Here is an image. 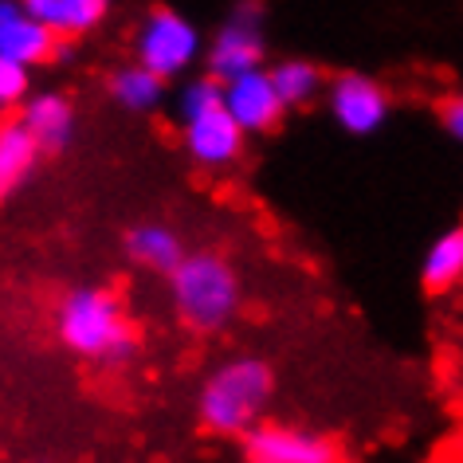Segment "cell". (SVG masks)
Instances as JSON below:
<instances>
[{"instance_id":"21","label":"cell","mask_w":463,"mask_h":463,"mask_svg":"<svg viewBox=\"0 0 463 463\" xmlns=\"http://www.w3.org/2000/svg\"><path fill=\"white\" fill-rule=\"evenodd\" d=\"M24 5L32 8V13H36V8H43V5H48V0H24Z\"/></svg>"},{"instance_id":"12","label":"cell","mask_w":463,"mask_h":463,"mask_svg":"<svg viewBox=\"0 0 463 463\" xmlns=\"http://www.w3.org/2000/svg\"><path fill=\"white\" fill-rule=\"evenodd\" d=\"M126 256H130L142 271H154V275H169L181 268V260L189 256L181 244V236L173 232L169 224H157V220H146V224H134L130 232H126L122 240Z\"/></svg>"},{"instance_id":"6","label":"cell","mask_w":463,"mask_h":463,"mask_svg":"<svg viewBox=\"0 0 463 463\" xmlns=\"http://www.w3.org/2000/svg\"><path fill=\"white\" fill-rule=\"evenodd\" d=\"M326 110L334 126L350 137H373L377 130H385L392 99L389 90L365 71H342L326 83Z\"/></svg>"},{"instance_id":"9","label":"cell","mask_w":463,"mask_h":463,"mask_svg":"<svg viewBox=\"0 0 463 463\" xmlns=\"http://www.w3.org/2000/svg\"><path fill=\"white\" fill-rule=\"evenodd\" d=\"M55 48H60V36L24 0H0V60L40 67L55 60Z\"/></svg>"},{"instance_id":"14","label":"cell","mask_w":463,"mask_h":463,"mask_svg":"<svg viewBox=\"0 0 463 463\" xmlns=\"http://www.w3.org/2000/svg\"><path fill=\"white\" fill-rule=\"evenodd\" d=\"M420 283L428 295L456 291L463 283V220L451 224L448 232H439L432 244H428L420 260Z\"/></svg>"},{"instance_id":"18","label":"cell","mask_w":463,"mask_h":463,"mask_svg":"<svg viewBox=\"0 0 463 463\" xmlns=\"http://www.w3.org/2000/svg\"><path fill=\"white\" fill-rule=\"evenodd\" d=\"M224 107V83H220L216 75H193L184 79L177 99H173V110H177V122H193L201 118V114H213Z\"/></svg>"},{"instance_id":"3","label":"cell","mask_w":463,"mask_h":463,"mask_svg":"<svg viewBox=\"0 0 463 463\" xmlns=\"http://www.w3.org/2000/svg\"><path fill=\"white\" fill-rule=\"evenodd\" d=\"M169 303L193 334H220L244 307V283L220 251H189L169 275Z\"/></svg>"},{"instance_id":"8","label":"cell","mask_w":463,"mask_h":463,"mask_svg":"<svg viewBox=\"0 0 463 463\" xmlns=\"http://www.w3.org/2000/svg\"><path fill=\"white\" fill-rule=\"evenodd\" d=\"M224 110L236 118V126L248 137H260V134H271L275 126L283 122L287 102L279 99V90H275L271 71L260 67V71L228 79L224 83Z\"/></svg>"},{"instance_id":"19","label":"cell","mask_w":463,"mask_h":463,"mask_svg":"<svg viewBox=\"0 0 463 463\" xmlns=\"http://www.w3.org/2000/svg\"><path fill=\"white\" fill-rule=\"evenodd\" d=\"M28 95H32V67L0 60V110L24 107Z\"/></svg>"},{"instance_id":"11","label":"cell","mask_w":463,"mask_h":463,"mask_svg":"<svg viewBox=\"0 0 463 463\" xmlns=\"http://www.w3.org/2000/svg\"><path fill=\"white\" fill-rule=\"evenodd\" d=\"M20 122L28 126L43 154H63L75 137V107L60 90H32L20 107Z\"/></svg>"},{"instance_id":"16","label":"cell","mask_w":463,"mask_h":463,"mask_svg":"<svg viewBox=\"0 0 463 463\" xmlns=\"http://www.w3.org/2000/svg\"><path fill=\"white\" fill-rule=\"evenodd\" d=\"M268 71H271V83L279 90V99L287 102V110H303L310 102H318L326 95V83H330L318 63L298 60V55H291V60H275Z\"/></svg>"},{"instance_id":"15","label":"cell","mask_w":463,"mask_h":463,"mask_svg":"<svg viewBox=\"0 0 463 463\" xmlns=\"http://www.w3.org/2000/svg\"><path fill=\"white\" fill-rule=\"evenodd\" d=\"M165 79L157 71H149L146 63H122L118 71L110 75V99L118 102L122 110L130 114H154L161 102H165Z\"/></svg>"},{"instance_id":"5","label":"cell","mask_w":463,"mask_h":463,"mask_svg":"<svg viewBox=\"0 0 463 463\" xmlns=\"http://www.w3.org/2000/svg\"><path fill=\"white\" fill-rule=\"evenodd\" d=\"M263 60H268V8L263 0H240L216 28V36L208 40L204 67L208 75L228 83L236 75L260 71Z\"/></svg>"},{"instance_id":"13","label":"cell","mask_w":463,"mask_h":463,"mask_svg":"<svg viewBox=\"0 0 463 463\" xmlns=\"http://www.w3.org/2000/svg\"><path fill=\"white\" fill-rule=\"evenodd\" d=\"M40 142L28 134V126L20 118H5L0 122V204L8 196L20 193L32 173H36V161H40Z\"/></svg>"},{"instance_id":"2","label":"cell","mask_w":463,"mask_h":463,"mask_svg":"<svg viewBox=\"0 0 463 463\" xmlns=\"http://www.w3.org/2000/svg\"><path fill=\"white\" fill-rule=\"evenodd\" d=\"M275 397V373L256 354L220 362L196 392V416L213 436H248Z\"/></svg>"},{"instance_id":"1","label":"cell","mask_w":463,"mask_h":463,"mask_svg":"<svg viewBox=\"0 0 463 463\" xmlns=\"http://www.w3.org/2000/svg\"><path fill=\"white\" fill-rule=\"evenodd\" d=\"M55 334L83 362L126 365L137 354L134 326L126 318L122 298L107 287H75L60 298L55 310Z\"/></svg>"},{"instance_id":"10","label":"cell","mask_w":463,"mask_h":463,"mask_svg":"<svg viewBox=\"0 0 463 463\" xmlns=\"http://www.w3.org/2000/svg\"><path fill=\"white\" fill-rule=\"evenodd\" d=\"M181 142L201 169H228L244 157L248 134L236 126V118L220 107L213 114H201L193 122H181Z\"/></svg>"},{"instance_id":"20","label":"cell","mask_w":463,"mask_h":463,"mask_svg":"<svg viewBox=\"0 0 463 463\" xmlns=\"http://www.w3.org/2000/svg\"><path fill=\"white\" fill-rule=\"evenodd\" d=\"M439 122H444V130L463 142V95H451L444 107H439Z\"/></svg>"},{"instance_id":"17","label":"cell","mask_w":463,"mask_h":463,"mask_svg":"<svg viewBox=\"0 0 463 463\" xmlns=\"http://www.w3.org/2000/svg\"><path fill=\"white\" fill-rule=\"evenodd\" d=\"M110 5L114 0H48L43 8H36V16L60 40H79L110 16Z\"/></svg>"},{"instance_id":"7","label":"cell","mask_w":463,"mask_h":463,"mask_svg":"<svg viewBox=\"0 0 463 463\" xmlns=\"http://www.w3.org/2000/svg\"><path fill=\"white\" fill-rule=\"evenodd\" d=\"M248 463H342V444L298 424H256L244 436Z\"/></svg>"},{"instance_id":"4","label":"cell","mask_w":463,"mask_h":463,"mask_svg":"<svg viewBox=\"0 0 463 463\" xmlns=\"http://www.w3.org/2000/svg\"><path fill=\"white\" fill-rule=\"evenodd\" d=\"M204 36L184 13L169 5H157L142 16L134 32V60L157 71L165 83L173 79H189L196 63H204Z\"/></svg>"}]
</instances>
